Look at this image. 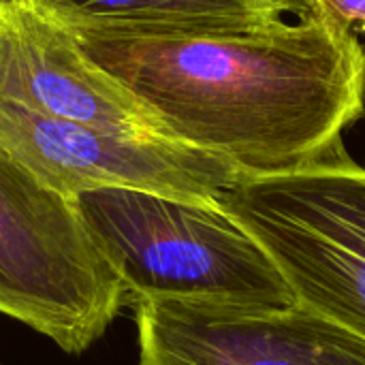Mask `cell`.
Returning a JSON list of instances; mask_svg holds the SVG:
<instances>
[{
	"label": "cell",
	"instance_id": "ba28073f",
	"mask_svg": "<svg viewBox=\"0 0 365 365\" xmlns=\"http://www.w3.org/2000/svg\"><path fill=\"white\" fill-rule=\"evenodd\" d=\"M73 28H246L299 15L293 0H0Z\"/></svg>",
	"mask_w": 365,
	"mask_h": 365
},
{
	"label": "cell",
	"instance_id": "52a82bcc",
	"mask_svg": "<svg viewBox=\"0 0 365 365\" xmlns=\"http://www.w3.org/2000/svg\"><path fill=\"white\" fill-rule=\"evenodd\" d=\"M0 98L111 135L180 143L126 86L81 51L71 30L26 6L0 4Z\"/></svg>",
	"mask_w": 365,
	"mask_h": 365
},
{
	"label": "cell",
	"instance_id": "6da1fadb",
	"mask_svg": "<svg viewBox=\"0 0 365 365\" xmlns=\"http://www.w3.org/2000/svg\"><path fill=\"white\" fill-rule=\"evenodd\" d=\"M71 34L173 139L244 175L287 173L338 154L346 128L365 113L364 45L357 32L314 9L295 21L246 28Z\"/></svg>",
	"mask_w": 365,
	"mask_h": 365
},
{
	"label": "cell",
	"instance_id": "277c9868",
	"mask_svg": "<svg viewBox=\"0 0 365 365\" xmlns=\"http://www.w3.org/2000/svg\"><path fill=\"white\" fill-rule=\"evenodd\" d=\"M218 203L267 250L299 304L365 340V167L346 148L295 171L244 175Z\"/></svg>",
	"mask_w": 365,
	"mask_h": 365
},
{
	"label": "cell",
	"instance_id": "7a4b0ae2",
	"mask_svg": "<svg viewBox=\"0 0 365 365\" xmlns=\"http://www.w3.org/2000/svg\"><path fill=\"white\" fill-rule=\"evenodd\" d=\"M77 205L120 278L124 308L141 302L284 308L297 302L267 250L218 201L98 188L81 192Z\"/></svg>",
	"mask_w": 365,
	"mask_h": 365
},
{
	"label": "cell",
	"instance_id": "9c48e42d",
	"mask_svg": "<svg viewBox=\"0 0 365 365\" xmlns=\"http://www.w3.org/2000/svg\"><path fill=\"white\" fill-rule=\"evenodd\" d=\"M310 9L325 13L353 32L365 34V0H312Z\"/></svg>",
	"mask_w": 365,
	"mask_h": 365
},
{
	"label": "cell",
	"instance_id": "5b68a950",
	"mask_svg": "<svg viewBox=\"0 0 365 365\" xmlns=\"http://www.w3.org/2000/svg\"><path fill=\"white\" fill-rule=\"evenodd\" d=\"M0 148L41 182L73 199L98 188H135L216 203L244 178L220 156L184 143L137 141L49 118L4 98H0Z\"/></svg>",
	"mask_w": 365,
	"mask_h": 365
},
{
	"label": "cell",
	"instance_id": "3957f363",
	"mask_svg": "<svg viewBox=\"0 0 365 365\" xmlns=\"http://www.w3.org/2000/svg\"><path fill=\"white\" fill-rule=\"evenodd\" d=\"M122 310L120 278L77 199L0 148V314L81 355Z\"/></svg>",
	"mask_w": 365,
	"mask_h": 365
},
{
	"label": "cell",
	"instance_id": "8992f818",
	"mask_svg": "<svg viewBox=\"0 0 365 365\" xmlns=\"http://www.w3.org/2000/svg\"><path fill=\"white\" fill-rule=\"evenodd\" d=\"M139 365H365V340L295 302L220 308L141 302Z\"/></svg>",
	"mask_w": 365,
	"mask_h": 365
}]
</instances>
